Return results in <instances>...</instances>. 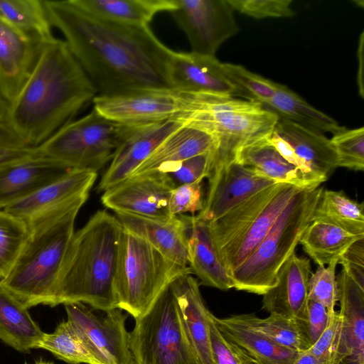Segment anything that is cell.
Here are the masks:
<instances>
[{"mask_svg":"<svg viewBox=\"0 0 364 364\" xmlns=\"http://www.w3.org/2000/svg\"><path fill=\"white\" fill-rule=\"evenodd\" d=\"M48 19L99 96L171 88L166 68L173 50L149 26L133 27L94 17L73 0H43Z\"/></svg>","mask_w":364,"mask_h":364,"instance_id":"6da1fadb","label":"cell"},{"mask_svg":"<svg viewBox=\"0 0 364 364\" xmlns=\"http://www.w3.org/2000/svg\"><path fill=\"white\" fill-rule=\"evenodd\" d=\"M97 96L65 41L46 43L23 87L9 105L6 123L23 143L36 148Z\"/></svg>","mask_w":364,"mask_h":364,"instance_id":"7a4b0ae2","label":"cell"},{"mask_svg":"<svg viewBox=\"0 0 364 364\" xmlns=\"http://www.w3.org/2000/svg\"><path fill=\"white\" fill-rule=\"evenodd\" d=\"M122 230L115 215L102 210L75 232L49 306L82 303L102 311L116 308L113 284Z\"/></svg>","mask_w":364,"mask_h":364,"instance_id":"3957f363","label":"cell"},{"mask_svg":"<svg viewBox=\"0 0 364 364\" xmlns=\"http://www.w3.org/2000/svg\"><path fill=\"white\" fill-rule=\"evenodd\" d=\"M89 194L28 227V237L0 288L27 309L50 304L56 289L68 247L75 233V221Z\"/></svg>","mask_w":364,"mask_h":364,"instance_id":"277c9868","label":"cell"},{"mask_svg":"<svg viewBox=\"0 0 364 364\" xmlns=\"http://www.w3.org/2000/svg\"><path fill=\"white\" fill-rule=\"evenodd\" d=\"M323 190L305 188L291 199L252 254L230 272L235 289L264 295L275 286L281 267L311 222Z\"/></svg>","mask_w":364,"mask_h":364,"instance_id":"5b68a950","label":"cell"},{"mask_svg":"<svg viewBox=\"0 0 364 364\" xmlns=\"http://www.w3.org/2000/svg\"><path fill=\"white\" fill-rule=\"evenodd\" d=\"M191 274L141 237L122 228L113 284L116 308L135 319L145 314L174 280Z\"/></svg>","mask_w":364,"mask_h":364,"instance_id":"8992f818","label":"cell"},{"mask_svg":"<svg viewBox=\"0 0 364 364\" xmlns=\"http://www.w3.org/2000/svg\"><path fill=\"white\" fill-rule=\"evenodd\" d=\"M138 125L109 119L93 108L88 114L65 124L36 149L38 154L68 169L97 172L112 160L120 143Z\"/></svg>","mask_w":364,"mask_h":364,"instance_id":"52a82bcc","label":"cell"},{"mask_svg":"<svg viewBox=\"0 0 364 364\" xmlns=\"http://www.w3.org/2000/svg\"><path fill=\"white\" fill-rule=\"evenodd\" d=\"M278 116L262 105L232 96L210 95L187 121L215 136L218 141L215 166L234 161L242 146L269 136Z\"/></svg>","mask_w":364,"mask_h":364,"instance_id":"ba28073f","label":"cell"},{"mask_svg":"<svg viewBox=\"0 0 364 364\" xmlns=\"http://www.w3.org/2000/svg\"><path fill=\"white\" fill-rule=\"evenodd\" d=\"M133 364H198L183 330L171 284L129 333Z\"/></svg>","mask_w":364,"mask_h":364,"instance_id":"9c48e42d","label":"cell"},{"mask_svg":"<svg viewBox=\"0 0 364 364\" xmlns=\"http://www.w3.org/2000/svg\"><path fill=\"white\" fill-rule=\"evenodd\" d=\"M209 94L157 88L114 95H97L94 109L123 124H142L171 119L187 120L207 101Z\"/></svg>","mask_w":364,"mask_h":364,"instance_id":"30bf717a","label":"cell"},{"mask_svg":"<svg viewBox=\"0 0 364 364\" xmlns=\"http://www.w3.org/2000/svg\"><path fill=\"white\" fill-rule=\"evenodd\" d=\"M68 321L74 327L100 364H133L127 314L118 308L94 313L82 303L65 304Z\"/></svg>","mask_w":364,"mask_h":364,"instance_id":"8fae6325","label":"cell"},{"mask_svg":"<svg viewBox=\"0 0 364 364\" xmlns=\"http://www.w3.org/2000/svg\"><path fill=\"white\" fill-rule=\"evenodd\" d=\"M170 13L193 53L215 55L221 44L239 31L227 0H177Z\"/></svg>","mask_w":364,"mask_h":364,"instance_id":"7c38bea8","label":"cell"},{"mask_svg":"<svg viewBox=\"0 0 364 364\" xmlns=\"http://www.w3.org/2000/svg\"><path fill=\"white\" fill-rule=\"evenodd\" d=\"M176 187L164 173L155 171L131 176L103 192V205L114 212L166 220L171 191Z\"/></svg>","mask_w":364,"mask_h":364,"instance_id":"4fadbf2b","label":"cell"},{"mask_svg":"<svg viewBox=\"0 0 364 364\" xmlns=\"http://www.w3.org/2000/svg\"><path fill=\"white\" fill-rule=\"evenodd\" d=\"M203 209L196 215L210 223L257 193L277 183L235 160L214 167Z\"/></svg>","mask_w":364,"mask_h":364,"instance_id":"5bb4252c","label":"cell"},{"mask_svg":"<svg viewBox=\"0 0 364 364\" xmlns=\"http://www.w3.org/2000/svg\"><path fill=\"white\" fill-rule=\"evenodd\" d=\"M186 122L171 119L139 124L116 149L97 191L104 192L132 176L165 139Z\"/></svg>","mask_w":364,"mask_h":364,"instance_id":"9a60e30c","label":"cell"},{"mask_svg":"<svg viewBox=\"0 0 364 364\" xmlns=\"http://www.w3.org/2000/svg\"><path fill=\"white\" fill-rule=\"evenodd\" d=\"M97 176L90 170L70 169L4 210L23 221L27 227L89 194Z\"/></svg>","mask_w":364,"mask_h":364,"instance_id":"2e32d148","label":"cell"},{"mask_svg":"<svg viewBox=\"0 0 364 364\" xmlns=\"http://www.w3.org/2000/svg\"><path fill=\"white\" fill-rule=\"evenodd\" d=\"M171 88L183 92L235 97L223 63L215 55L173 51L166 68Z\"/></svg>","mask_w":364,"mask_h":364,"instance_id":"e0dca14e","label":"cell"},{"mask_svg":"<svg viewBox=\"0 0 364 364\" xmlns=\"http://www.w3.org/2000/svg\"><path fill=\"white\" fill-rule=\"evenodd\" d=\"M45 44L0 18V97L9 105L23 87Z\"/></svg>","mask_w":364,"mask_h":364,"instance_id":"ac0fdd59","label":"cell"},{"mask_svg":"<svg viewBox=\"0 0 364 364\" xmlns=\"http://www.w3.org/2000/svg\"><path fill=\"white\" fill-rule=\"evenodd\" d=\"M309 259L293 253L281 267L275 286L262 297V309L270 314L306 322L309 303Z\"/></svg>","mask_w":364,"mask_h":364,"instance_id":"d6986e66","label":"cell"},{"mask_svg":"<svg viewBox=\"0 0 364 364\" xmlns=\"http://www.w3.org/2000/svg\"><path fill=\"white\" fill-rule=\"evenodd\" d=\"M60 163L38 154L0 165V210L58 178L68 171Z\"/></svg>","mask_w":364,"mask_h":364,"instance_id":"ffe728a7","label":"cell"},{"mask_svg":"<svg viewBox=\"0 0 364 364\" xmlns=\"http://www.w3.org/2000/svg\"><path fill=\"white\" fill-rule=\"evenodd\" d=\"M199 286L191 274L181 276L171 283L182 326L198 363L215 364L210 338V311L203 302Z\"/></svg>","mask_w":364,"mask_h":364,"instance_id":"44dd1931","label":"cell"},{"mask_svg":"<svg viewBox=\"0 0 364 364\" xmlns=\"http://www.w3.org/2000/svg\"><path fill=\"white\" fill-rule=\"evenodd\" d=\"M187 237L188 267L200 285L228 290L234 288L232 277L212 240L208 223L196 215H179Z\"/></svg>","mask_w":364,"mask_h":364,"instance_id":"7402d4cb","label":"cell"},{"mask_svg":"<svg viewBox=\"0 0 364 364\" xmlns=\"http://www.w3.org/2000/svg\"><path fill=\"white\" fill-rule=\"evenodd\" d=\"M122 228L141 237L171 261L188 267L186 227L178 215L161 220L115 212Z\"/></svg>","mask_w":364,"mask_h":364,"instance_id":"603a6c76","label":"cell"},{"mask_svg":"<svg viewBox=\"0 0 364 364\" xmlns=\"http://www.w3.org/2000/svg\"><path fill=\"white\" fill-rule=\"evenodd\" d=\"M272 132L283 139L295 154L322 183L338 168L337 156L330 139L278 117Z\"/></svg>","mask_w":364,"mask_h":364,"instance_id":"cb8c5ba5","label":"cell"},{"mask_svg":"<svg viewBox=\"0 0 364 364\" xmlns=\"http://www.w3.org/2000/svg\"><path fill=\"white\" fill-rule=\"evenodd\" d=\"M218 147V141L214 134L187 121L165 139L132 176L158 171Z\"/></svg>","mask_w":364,"mask_h":364,"instance_id":"d4e9b609","label":"cell"},{"mask_svg":"<svg viewBox=\"0 0 364 364\" xmlns=\"http://www.w3.org/2000/svg\"><path fill=\"white\" fill-rule=\"evenodd\" d=\"M212 318L221 333L257 364H292L299 351L283 346L251 326L242 314Z\"/></svg>","mask_w":364,"mask_h":364,"instance_id":"484cf974","label":"cell"},{"mask_svg":"<svg viewBox=\"0 0 364 364\" xmlns=\"http://www.w3.org/2000/svg\"><path fill=\"white\" fill-rule=\"evenodd\" d=\"M282 183H275L257 193L220 218L208 223L212 240L220 258L243 235Z\"/></svg>","mask_w":364,"mask_h":364,"instance_id":"4316f807","label":"cell"},{"mask_svg":"<svg viewBox=\"0 0 364 364\" xmlns=\"http://www.w3.org/2000/svg\"><path fill=\"white\" fill-rule=\"evenodd\" d=\"M82 10L97 18L114 23L146 27L154 16L171 11L177 0H73Z\"/></svg>","mask_w":364,"mask_h":364,"instance_id":"83f0119b","label":"cell"},{"mask_svg":"<svg viewBox=\"0 0 364 364\" xmlns=\"http://www.w3.org/2000/svg\"><path fill=\"white\" fill-rule=\"evenodd\" d=\"M303 189L287 183L282 184L243 235L221 258L230 274L252 254L291 199Z\"/></svg>","mask_w":364,"mask_h":364,"instance_id":"f1b7e54d","label":"cell"},{"mask_svg":"<svg viewBox=\"0 0 364 364\" xmlns=\"http://www.w3.org/2000/svg\"><path fill=\"white\" fill-rule=\"evenodd\" d=\"M268 136L240 147L236 151L234 160L277 183H287L301 188L318 187L310 182L296 166L287 161L271 144Z\"/></svg>","mask_w":364,"mask_h":364,"instance_id":"f546056e","label":"cell"},{"mask_svg":"<svg viewBox=\"0 0 364 364\" xmlns=\"http://www.w3.org/2000/svg\"><path fill=\"white\" fill-rule=\"evenodd\" d=\"M343 331L350 353L348 361L364 364V288L343 269L336 276Z\"/></svg>","mask_w":364,"mask_h":364,"instance_id":"4dcf8cb0","label":"cell"},{"mask_svg":"<svg viewBox=\"0 0 364 364\" xmlns=\"http://www.w3.org/2000/svg\"><path fill=\"white\" fill-rule=\"evenodd\" d=\"M23 304L0 288V339L21 353H28L43 332Z\"/></svg>","mask_w":364,"mask_h":364,"instance_id":"1f68e13d","label":"cell"},{"mask_svg":"<svg viewBox=\"0 0 364 364\" xmlns=\"http://www.w3.org/2000/svg\"><path fill=\"white\" fill-rule=\"evenodd\" d=\"M262 107L279 117L323 134L331 132L333 134L345 128L284 85H279L274 96Z\"/></svg>","mask_w":364,"mask_h":364,"instance_id":"d6a6232c","label":"cell"},{"mask_svg":"<svg viewBox=\"0 0 364 364\" xmlns=\"http://www.w3.org/2000/svg\"><path fill=\"white\" fill-rule=\"evenodd\" d=\"M364 236L351 234L336 225L311 221L299 243L305 252L319 266L338 260L348 247Z\"/></svg>","mask_w":364,"mask_h":364,"instance_id":"836d02e7","label":"cell"},{"mask_svg":"<svg viewBox=\"0 0 364 364\" xmlns=\"http://www.w3.org/2000/svg\"><path fill=\"white\" fill-rule=\"evenodd\" d=\"M0 18L39 43L55 38L43 0H0Z\"/></svg>","mask_w":364,"mask_h":364,"instance_id":"e575fe53","label":"cell"},{"mask_svg":"<svg viewBox=\"0 0 364 364\" xmlns=\"http://www.w3.org/2000/svg\"><path fill=\"white\" fill-rule=\"evenodd\" d=\"M311 221L325 222L364 236V204L351 200L341 191L323 190Z\"/></svg>","mask_w":364,"mask_h":364,"instance_id":"d590c367","label":"cell"},{"mask_svg":"<svg viewBox=\"0 0 364 364\" xmlns=\"http://www.w3.org/2000/svg\"><path fill=\"white\" fill-rule=\"evenodd\" d=\"M242 316L254 328L283 346L296 351L306 350L311 346L303 321L274 314L264 318L255 314H242Z\"/></svg>","mask_w":364,"mask_h":364,"instance_id":"8d00e7d4","label":"cell"},{"mask_svg":"<svg viewBox=\"0 0 364 364\" xmlns=\"http://www.w3.org/2000/svg\"><path fill=\"white\" fill-rule=\"evenodd\" d=\"M35 348L47 350L70 364H100L68 321L61 322L53 333H43Z\"/></svg>","mask_w":364,"mask_h":364,"instance_id":"74e56055","label":"cell"},{"mask_svg":"<svg viewBox=\"0 0 364 364\" xmlns=\"http://www.w3.org/2000/svg\"><path fill=\"white\" fill-rule=\"evenodd\" d=\"M225 75L235 90V96L259 103L268 102L279 87V83L255 74L240 65L223 63Z\"/></svg>","mask_w":364,"mask_h":364,"instance_id":"f35d334b","label":"cell"},{"mask_svg":"<svg viewBox=\"0 0 364 364\" xmlns=\"http://www.w3.org/2000/svg\"><path fill=\"white\" fill-rule=\"evenodd\" d=\"M28 234V227L23 221L0 210V281L13 267Z\"/></svg>","mask_w":364,"mask_h":364,"instance_id":"ab89813d","label":"cell"},{"mask_svg":"<svg viewBox=\"0 0 364 364\" xmlns=\"http://www.w3.org/2000/svg\"><path fill=\"white\" fill-rule=\"evenodd\" d=\"M307 350L326 364H343L350 358L338 311L329 314L325 330Z\"/></svg>","mask_w":364,"mask_h":364,"instance_id":"60d3db41","label":"cell"},{"mask_svg":"<svg viewBox=\"0 0 364 364\" xmlns=\"http://www.w3.org/2000/svg\"><path fill=\"white\" fill-rule=\"evenodd\" d=\"M337 156V166L353 171L364 169V128L346 127L330 139Z\"/></svg>","mask_w":364,"mask_h":364,"instance_id":"b9f144b4","label":"cell"},{"mask_svg":"<svg viewBox=\"0 0 364 364\" xmlns=\"http://www.w3.org/2000/svg\"><path fill=\"white\" fill-rule=\"evenodd\" d=\"M216 153L217 149H213L158 171L166 173L175 186L202 182L205 178H209L213 171Z\"/></svg>","mask_w":364,"mask_h":364,"instance_id":"7bdbcfd3","label":"cell"},{"mask_svg":"<svg viewBox=\"0 0 364 364\" xmlns=\"http://www.w3.org/2000/svg\"><path fill=\"white\" fill-rule=\"evenodd\" d=\"M338 260H334L327 267L319 266L311 274L308 283L309 300L322 304L328 314L334 313L338 301L336 269Z\"/></svg>","mask_w":364,"mask_h":364,"instance_id":"ee69618b","label":"cell"},{"mask_svg":"<svg viewBox=\"0 0 364 364\" xmlns=\"http://www.w3.org/2000/svg\"><path fill=\"white\" fill-rule=\"evenodd\" d=\"M232 10L261 19L287 18L296 14L291 0H227Z\"/></svg>","mask_w":364,"mask_h":364,"instance_id":"f6af8a7d","label":"cell"},{"mask_svg":"<svg viewBox=\"0 0 364 364\" xmlns=\"http://www.w3.org/2000/svg\"><path fill=\"white\" fill-rule=\"evenodd\" d=\"M209 313L211 350L215 364H257L242 348L225 338L218 330Z\"/></svg>","mask_w":364,"mask_h":364,"instance_id":"bcb514c9","label":"cell"},{"mask_svg":"<svg viewBox=\"0 0 364 364\" xmlns=\"http://www.w3.org/2000/svg\"><path fill=\"white\" fill-rule=\"evenodd\" d=\"M202 182L186 183L174 187L168 200L169 213L172 216L185 213L200 212L204 205Z\"/></svg>","mask_w":364,"mask_h":364,"instance_id":"7dc6e473","label":"cell"},{"mask_svg":"<svg viewBox=\"0 0 364 364\" xmlns=\"http://www.w3.org/2000/svg\"><path fill=\"white\" fill-rule=\"evenodd\" d=\"M338 264L355 283L364 288V238L352 243L341 256Z\"/></svg>","mask_w":364,"mask_h":364,"instance_id":"c3c4849f","label":"cell"},{"mask_svg":"<svg viewBox=\"0 0 364 364\" xmlns=\"http://www.w3.org/2000/svg\"><path fill=\"white\" fill-rule=\"evenodd\" d=\"M328 316L326 309L322 304L309 300L305 326L311 346L325 330Z\"/></svg>","mask_w":364,"mask_h":364,"instance_id":"681fc988","label":"cell"},{"mask_svg":"<svg viewBox=\"0 0 364 364\" xmlns=\"http://www.w3.org/2000/svg\"><path fill=\"white\" fill-rule=\"evenodd\" d=\"M36 148L28 146L0 148V165L37 154Z\"/></svg>","mask_w":364,"mask_h":364,"instance_id":"f907efd6","label":"cell"},{"mask_svg":"<svg viewBox=\"0 0 364 364\" xmlns=\"http://www.w3.org/2000/svg\"><path fill=\"white\" fill-rule=\"evenodd\" d=\"M26 146L6 122H0V148Z\"/></svg>","mask_w":364,"mask_h":364,"instance_id":"816d5d0a","label":"cell"},{"mask_svg":"<svg viewBox=\"0 0 364 364\" xmlns=\"http://www.w3.org/2000/svg\"><path fill=\"white\" fill-rule=\"evenodd\" d=\"M359 46L358 48V86L359 95L361 97L364 96V87H363V41L364 34L363 32L360 33L359 39Z\"/></svg>","mask_w":364,"mask_h":364,"instance_id":"f5cc1de1","label":"cell"},{"mask_svg":"<svg viewBox=\"0 0 364 364\" xmlns=\"http://www.w3.org/2000/svg\"><path fill=\"white\" fill-rule=\"evenodd\" d=\"M292 364H326L319 360L307 350L299 351Z\"/></svg>","mask_w":364,"mask_h":364,"instance_id":"db71d44e","label":"cell"},{"mask_svg":"<svg viewBox=\"0 0 364 364\" xmlns=\"http://www.w3.org/2000/svg\"><path fill=\"white\" fill-rule=\"evenodd\" d=\"M9 105L0 97V122H6Z\"/></svg>","mask_w":364,"mask_h":364,"instance_id":"11a10c76","label":"cell"},{"mask_svg":"<svg viewBox=\"0 0 364 364\" xmlns=\"http://www.w3.org/2000/svg\"><path fill=\"white\" fill-rule=\"evenodd\" d=\"M25 364H28V363H26ZM33 364H53V363H50V362L43 361V360H39Z\"/></svg>","mask_w":364,"mask_h":364,"instance_id":"9f6ffc18","label":"cell"},{"mask_svg":"<svg viewBox=\"0 0 364 364\" xmlns=\"http://www.w3.org/2000/svg\"><path fill=\"white\" fill-rule=\"evenodd\" d=\"M343 364H354L352 362L350 361H348V360H346V362H344Z\"/></svg>","mask_w":364,"mask_h":364,"instance_id":"6f0895ef","label":"cell"}]
</instances>
